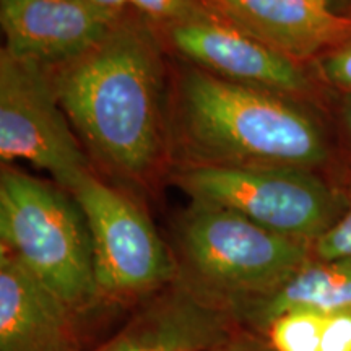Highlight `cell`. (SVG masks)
Returning a JSON list of instances; mask_svg holds the SVG:
<instances>
[{
  "label": "cell",
  "mask_w": 351,
  "mask_h": 351,
  "mask_svg": "<svg viewBox=\"0 0 351 351\" xmlns=\"http://www.w3.org/2000/svg\"><path fill=\"white\" fill-rule=\"evenodd\" d=\"M326 315L288 313L267 324L261 332L271 351H319Z\"/></svg>",
  "instance_id": "cell-14"
},
{
  "label": "cell",
  "mask_w": 351,
  "mask_h": 351,
  "mask_svg": "<svg viewBox=\"0 0 351 351\" xmlns=\"http://www.w3.org/2000/svg\"><path fill=\"white\" fill-rule=\"evenodd\" d=\"M341 119H343V125L346 129V134L351 140V95H346L343 101V106H341Z\"/></svg>",
  "instance_id": "cell-21"
},
{
  "label": "cell",
  "mask_w": 351,
  "mask_h": 351,
  "mask_svg": "<svg viewBox=\"0 0 351 351\" xmlns=\"http://www.w3.org/2000/svg\"><path fill=\"white\" fill-rule=\"evenodd\" d=\"M315 258L351 257V195L340 218L313 244Z\"/></svg>",
  "instance_id": "cell-16"
},
{
  "label": "cell",
  "mask_w": 351,
  "mask_h": 351,
  "mask_svg": "<svg viewBox=\"0 0 351 351\" xmlns=\"http://www.w3.org/2000/svg\"><path fill=\"white\" fill-rule=\"evenodd\" d=\"M178 244L182 282L228 311L275 291L314 257L313 244L194 200L179 219Z\"/></svg>",
  "instance_id": "cell-4"
},
{
  "label": "cell",
  "mask_w": 351,
  "mask_h": 351,
  "mask_svg": "<svg viewBox=\"0 0 351 351\" xmlns=\"http://www.w3.org/2000/svg\"><path fill=\"white\" fill-rule=\"evenodd\" d=\"M320 72L328 83L351 95V41L327 52L320 62Z\"/></svg>",
  "instance_id": "cell-17"
},
{
  "label": "cell",
  "mask_w": 351,
  "mask_h": 351,
  "mask_svg": "<svg viewBox=\"0 0 351 351\" xmlns=\"http://www.w3.org/2000/svg\"><path fill=\"white\" fill-rule=\"evenodd\" d=\"M90 230L99 298L125 301L176 282V263L142 210L90 171L69 189Z\"/></svg>",
  "instance_id": "cell-6"
},
{
  "label": "cell",
  "mask_w": 351,
  "mask_h": 351,
  "mask_svg": "<svg viewBox=\"0 0 351 351\" xmlns=\"http://www.w3.org/2000/svg\"><path fill=\"white\" fill-rule=\"evenodd\" d=\"M176 178L194 202L232 210L267 230L309 244L346 207V199L306 168L200 165Z\"/></svg>",
  "instance_id": "cell-5"
},
{
  "label": "cell",
  "mask_w": 351,
  "mask_h": 351,
  "mask_svg": "<svg viewBox=\"0 0 351 351\" xmlns=\"http://www.w3.org/2000/svg\"><path fill=\"white\" fill-rule=\"evenodd\" d=\"M121 19L85 0H0L3 51L46 69L86 54Z\"/></svg>",
  "instance_id": "cell-8"
},
{
  "label": "cell",
  "mask_w": 351,
  "mask_h": 351,
  "mask_svg": "<svg viewBox=\"0 0 351 351\" xmlns=\"http://www.w3.org/2000/svg\"><path fill=\"white\" fill-rule=\"evenodd\" d=\"M181 111L187 137L210 165L311 169L327 160L320 127L285 95L192 69L182 77Z\"/></svg>",
  "instance_id": "cell-2"
},
{
  "label": "cell",
  "mask_w": 351,
  "mask_h": 351,
  "mask_svg": "<svg viewBox=\"0 0 351 351\" xmlns=\"http://www.w3.org/2000/svg\"><path fill=\"white\" fill-rule=\"evenodd\" d=\"M238 332L225 306L176 280L93 351H210Z\"/></svg>",
  "instance_id": "cell-9"
},
{
  "label": "cell",
  "mask_w": 351,
  "mask_h": 351,
  "mask_svg": "<svg viewBox=\"0 0 351 351\" xmlns=\"http://www.w3.org/2000/svg\"><path fill=\"white\" fill-rule=\"evenodd\" d=\"M85 2L117 16H122L125 7H129V0H85Z\"/></svg>",
  "instance_id": "cell-20"
},
{
  "label": "cell",
  "mask_w": 351,
  "mask_h": 351,
  "mask_svg": "<svg viewBox=\"0 0 351 351\" xmlns=\"http://www.w3.org/2000/svg\"><path fill=\"white\" fill-rule=\"evenodd\" d=\"M52 82L69 121L104 165L137 178L156 163L163 64L147 26L121 19Z\"/></svg>",
  "instance_id": "cell-1"
},
{
  "label": "cell",
  "mask_w": 351,
  "mask_h": 351,
  "mask_svg": "<svg viewBox=\"0 0 351 351\" xmlns=\"http://www.w3.org/2000/svg\"><path fill=\"white\" fill-rule=\"evenodd\" d=\"M230 313L239 327L258 333L288 313L351 314V257H313L275 291L232 306Z\"/></svg>",
  "instance_id": "cell-13"
},
{
  "label": "cell",
  "mask_w": 351,
  "mask_h": 351,
  "mask_svg": "<svg viewBox=\"0 0 351 351\" xmlns=\"http://www.w3.org/2000/svg\"><path fill=\"white\" fill-rule=\"evenodd\" d=\"M129 7L168 26L218 19L202 0H129Z\"/></svg>",
  "instance_id": "cell-15"
},
{
  "label": "cell",
  "mask_w": 351,
  "mask_h": 351,
  "mask_svg": "<svg viewBox=\"0 0 351 351\" xmlns=\"http://www.w3.org/2000/svg\"><path fill=\"white\" fill-rule=\"evenodd\" d=\"M168 34L182 56L223 80L278 95H300L311 88L298 60L221 19L171 25Z\"/></svg>",
  "instance_id": "cell-10"
},
{
  "label": "cell",
  "mask_w": 351,
  "mask_h": 351,
  "mask_svg": "<svg viewBox=\"0 0 351 351\" xmlns=\"http://www.w3.org/2000/svg\"><path fill=\"white\" fill-rule=\"evenodd\" d=\"M2 251L78 314L98 302L93 244L80 207L60 186L3 168Z\"/></svg>",
  "instance_id": "cell-3"
},
{
  "label": "cell",
  "mask_w": 351,
  "mask_h": 351,
  "mask_svg": "<svg viewBox=\"0 0 351 351\" xmlns=\"http://www.w3.org/2000/svg\"><path fill=\"white\" fill-rule=\"evenodd\" d=\"M218 19L295 60L351 41V16L328 0H202Z\"/></svg>",
  "instance_id": "cell-11"
},
{
  "label": "cell",
  "mask_w": 351,
  "mask_h": 351,
  "mask_svg": "<svg viewBox=\"0 0 351 351\" xmlns=\"http://www.w3.org/2000/svg\"><path fill=\"white\" fill-rule=\"evenodd\" d=\"M78 315L0 252V351H83Z\"/></svg>",
  "instance_id": "cell-12"
},
{
  "label": "cell",
  "mask_w": 351,
  "mask_h": 351,
  "mask_svg": "<svg viewBox=\"0 0 351 351\" xmlns=\"http://www.w3.org/2000/svg\"><path fill=\"white\" fill-rule=\"evenodd\" d=\"M319 351H351V314L326 315Z\"/></svg>",
  "instance_id": "cell-18"
},
{
  "label": "cell",
  "mask_w": 351,
  "mask_h": 351,
  "mask_svg": "<svg viewBox=\"0 0 351 351\" xmlns=\"http://www.w3.org/2000/svg\"><path fill=\"white\" fill-rule=\"evenodd\" d=\"M0 158L47 171L65 191L86 171V156L69 125L46 67L0 52Z\"/></svg>",
  "instance_id": "cell-7"
},
{
  "label": "cell",
  "mask_w": 351,
  "mask_h": 351,
  "mask_svg": "<svg viewBox=\"0 0 351 351\" xmlns=\"http://www.w3.org/2000/svg\"><path fill=\"white\" fill-rule=\"evenodd\" d=\"M210 351H271L269 346L262 345L261 341L254 339V335H243L238 332L234 337H231L230 340H226L225 343L215 346Z\"/></svg>",
  "instance_id": "cell-19"
}]
</instances>
